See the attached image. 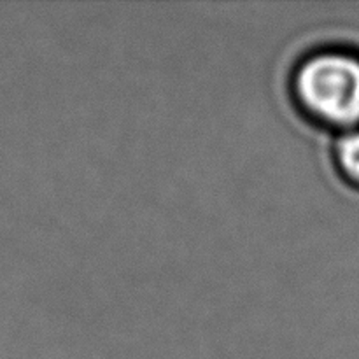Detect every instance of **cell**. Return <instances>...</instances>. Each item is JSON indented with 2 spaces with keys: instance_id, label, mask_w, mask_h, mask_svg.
Returning <instances> with one entry per match:
<instances>
[{
  "instance_id": "obj_1",
  "label": "cell",
  "mask_w": 359,
  "mask_h": 359,
  "mask_svg": "<svg viewBox=\"0 0 359 359\" xmlns=\"http://www.w3.org/2000/svg\"><path fill=\"white\" fill-rule=\"evenodd\" d=\"M291 91L302 111L325 126H359V51L344 44L311 49L294 65Z\"/></svg>"
},
{
  "instance_id": "obj_2",
  "label": "cell",
  "mask_w": 359,
  "mask_h": 359,
  "mask_svg": "<svg viewBox=\"0 0 359 359\" xmlns=\"http://www.w3.org/2000/svg\"><path fill=\"white\" fill-rule=\"evenodd\" d=\"M335 160L342 174L359 184V126L342 130L335 140Z\"/></svg>"
}]
</instances>
